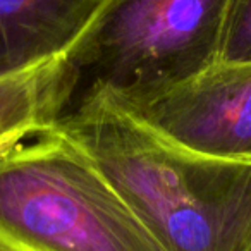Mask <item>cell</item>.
<instances>
[{"instance_id": "obj_7", "label": "cell", "mask_w": 251, "mask_h": 251, "mask_svg": "<svg viewBox=\"0 0 251 251\" xmlns=\"http://www.w3.org/2000/svg\"><path fill=\"white\" fill-rule=\"evenodd\" d=\"M217 64H251V0H229Z\"/></svg>"}, {"instance_id": "obj_2", "label": "cell", "mask_w": 251, "mask_h": 251, "mask_svg": "<svg viewBox=\"0 0 251 251\" xmlns=\"http://www.w3.org/2000/svg\"><path fill=\"white\" fill-rule=\"evenodd\" d=\"M227 7L229 0H103L55 64L53 122L98 98L148 100L208 71Z\"/></svg>"}, {"instance_id": "obj_4", "label": "cell", "mask_w": 251, "mask_h": 251, "mask_svg": "<svg viewBox=\"0 0 251 251\" xmlns=\"http://www.w3.org/2000/svg\"><path fill=\"white\" fill-rule=\"evenodd\" d=\"M114 105L184 148L251 162V64H215L167 93Z\"/></svg>"}, {"instance_id": "obj_3", "label": "cell", "mask_w": 251, "mask_h": 251, "mask_svg": "<svg viewBox=\"0 0 251 251\" xmlns=\"http://www.w3.org/2000/svg\"><path fill=\"white\" fill-rule=\"evenodd\" d=\"M0 234L23 251H164L108 179L47 131L0 151Z\"/></svg>"}, {"instance_id": "obj_6", "label": "cell", "mask_w": 251, "mask_h": 251, "mask_svg": "<svg viewBox=\"0 0 251 251\" xmlns=\"http://www.w3.org/2000/svg\"><path fill=\"white\" fill-rule=\"evenodd\" d=\"M55 62L0 81V151L42 134L55 119Z\"/></svg>"}, {"instance_id": "obj_5", "label": "cell", "mask_w": 251, "mask_h": 251, "mask_svg": "<svg viewBox=\"0 0 251 251\" xmlns=\"http://www.w3.org/2000/svg\"><path fill=\"white\" fill-rule=\"evenodd\" d=\"M103 0H0V81L60 60Z\"/></svg>"}, {"instance_id": "obj_8", "label": "cell", "mask_w": 251, "mask_h": 251, "mask_svg": "<svg viewBox=\"0 0 251 251\" xmlns=\"http://www.w3.org/2000/svg\"><path fill=\"white\" fill-rule=\"evenodd\" d=\"M0 251H23V250L0 234Z\"/></svg>"}, {"instance_id": "obj_9", "label": "cell", "mask_w": 251, "mask_h": 251, "mask_svg": "<svg viewBox=\"0 0 251 251\" xmlns=\"http://www.w3.org/2000/svg\"><path fill=\"white\" fill-rule=\"evenodd\" d=\"M246 251H251V246H250V248H248V250H246Z\"/></svg>"}, {"instance_id": "obj_1", "label": "cell", "mask_w": 251, "mask_h": 251, "mask_svg": "<svg viewBox=\"0 0 251 251\" xmlns=\"http://www.w3.org/2000/svg\"><path fill=\"white\" fill-rule=\"evenodd\" d=\"M47 133L73 145L108 179L164 251L251 246V162L181 147L105 98Z\"/></svg>"}]
</instances>
